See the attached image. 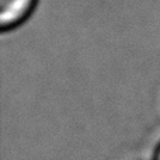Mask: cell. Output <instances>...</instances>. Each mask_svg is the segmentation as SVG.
<instances>
[{
  "label": "cell",
  "instance_id": "6da1fadb",
  "mask_svg": "<svg viewBox=\"0 0 160 160\" xmlns=\"http://www.w3.org/2000/svg\"><path fill=\"white\" fill-rule=\"evenodd\" d=\"M38 0H0V30H16L34 13Z\"/></svg>",
  "mask_w": 160,
  "mask_h": 160
},
{
  "label": "cell",
  "instance_id": "7a4b0ae2",
  "mask_svg": "<svg viewBox=\"0 0 160 160\" xmlns=\"http://www.w3.org/2000/svg\"><path fill=\"white\" fill-rule=\"evenodd\" d=\"M156 160H160V146L158 148V153H156Z\"/></svg>",
  "mask_w": 160,
  "mask_h": 160
}]
</instances>
